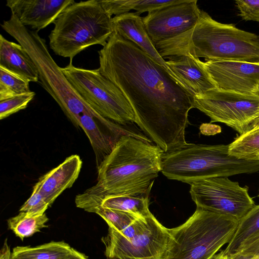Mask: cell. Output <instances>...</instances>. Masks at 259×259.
Returning a JSON list of instances; mask_svg holds the SVG:
<instances>
[{"mask_svg":"<svg viewBox=\"0 0 259 259\" xmlns=\"http://www.w3.org/2000/svg\"><path fill=\"white\" fill-rule=\"evenodd\" d=\"M112 21L114 32L136 45L172 75L166 61L159 55L148 35L143 17L136 12H128L115 16Z\"/></svg>","mask_w":259,"mask_h":259,"instance_id":"obj_18","label":"cell"},{"mask_svg":"<svg viewBox=\"0 0 259 259\" xmlns=\"http://www.w3.org/2000/svg\"><path fill=\"white\" fill-rule=\"evenodd\" d=\"M194 107L210 118L231 127L240 135L251 129L259 119V96L218 88L194 96Z\"/></svg>","mask_w":259,"mask_h":259,"instance_id":"obj_9","label":"cell"},{"mask_svg":"<svg viewBox=\"0 0 259 259\" xmlns=\"http://www.w3.org/2000/svg\"><path fill=\"white\" fill-rule=\"evenodd\" d=\"M35 95V93L31 91L0 101V119L5 118L25 109Z\"/></svg>","mask_w":259,"mask_h":259,"instance_id":"obj_27","label":"cell"},{"mask_svg":"<svg viewBox=\"0 0 259 259\" xmlns=\"http://www.w3.org/2000/svg\"><path fill=\"white\" fill-rule=\"evenodd\" d=\"M164 151L157 145L124 136L98 166L97 183L84 193L107 195H147L162 170Z\"/></svg>","mask_w":259,"mask_h":259,"instance_id":"obj_2","label":"cell"},{"mask_svg":"<svg viewBox=\"0 0 259 259\" xmlns=\"http://www.w3.org/2000/svg\"><path fill=\"white\" fill-rule=\"evenodd\" d=\"M1 27L27 52L37 68L41 85L75 125L79 126V118L83 113L100 116L68 80L49 53L46 40L37 31L23 25L12 14Z\"/></svg>","mask_w":259,"mask_h":259,"instance_id":"obj_5","label":"cell"},{"mask_svg":"<svg viewBox=\"0 0 259 259\" xmlns=\"http://www.w3.org/2000/svg\"><path fill=\"white\" fill-rule=\"evenodd\" d=\"M74 0H7L6 6L24 26L38 32L51 23Z\"/></svg>","mask_w":259,"mask_h":259,"instance_id":"obj_14","label":"cell"},{"mask_svg":"<svg viewBox=\"0 0 259 259\" xmlns=\"http://www.w3.org/2000/svg\"><path fill=\"white\" fill-rule=\"evenodd\" d=\"M169 239V229L152 214L145 229L130 240L109 226L101 240L107 259H164Z\"/></svg>","mask_w":259,"mask_h":259,"instance_id":"obj_11","label":"cell"},{"mask_svg":"<svg viewBox=\"0 0 259 259\" xmlns=\"http://www.w3.org/2000/svg\"><path fill=\"white\" fill-rule=\"evenodd\" d=\"M0 259H12V251L6 238L0 252Z\"/></svg>","mask_w":259,"mask_h":259,"instance_id":"obj_31","label":"cell"},{"mask_svg":"<svg viewBox=\"0 0 259 259\" xmlns=\"http://www.w3.org/2000/svg\"><path fill=\"white\" fill-rule=\"evenodd\" d=\"M229 145L186 143L167 152L162 159L167 179L192 184L211 177L252 174L259 171L258 160L240 159L229 153Z\"/></svg>","mask_w":259,"mask_h":259,"instance_id":"obj_4","label":"cell"},{"mask_svg":"<svg viewBox=\"0 0 259 259\" xmlns=\"http://www.w3.org/2000/svg\"><path fill=\"white\" fill-rule=\"evenodd\" d=\"M81 166L80 157L72 155L39 178L35 186L50 206L64 190L72 186L78 178Z\"/></svg>","mask_w":259,"mask_h":259,"instance_id":"obj_17","label":"cell"},{"mask_svg":"<svg viewBox=\"0 0 259 259\" xmlns=\"http://www.w3.org/2000/svg\"><path fill=\"white\" fill-rule=\"evenodd\" d=\"M257 159L259 160V154L257 156Z\"/></svg>","mask_w":259,"mask_h":259,"instance_id":"obj_37","label":"cell"},{"mask_svg":"<svg viewBox=\"0 0 259 259\" xmlns=\"http://www.w3.org/2000/svg\"><path fill=\"white\" fill-rule=\"evenodd\" d=\"M204 66L218 89L246 95H257L259 63L206 60Z\"/></svg>","mask_w":259,"mask_h":259,"instance_id":"obj_13","label":"cell"},{"mask_svg":"<svg viewBox=\"0 0 259 259\" xmlns=\"http://www.w3.org/2000/svg\"><path fill=\"white\" fill-rule=\"evenodd\" d=\"M61 69L79 95L99 115L121 125L135 122V113L128 101L99 68L77 67L70 60L69 63Z\"/></svg>","mask_w":259,"mask_h":259,"instance_id":"obj_8","label":"cell"},{"mask_svg":"<svg viewBox=\"0 0 259 259\" xmlns=\"http://www.w3.org/2000/svg\"><path fill=\"white\" fill-rule=\"evenodd\" d=\"M230 154L240 159L257 160L259 154V125L240 135L229 144Z\"/></svg>","mask_w":259,"mask_h":259,"instance_id":"obj_24","label":"cell"},{"mask_svg":"<svg viewBox=\"0 0 259 259\" xmlns=\"http://www.w3.org/2000/svg\"><path fill=\"white\" fill-rule=\"evenodd\" d=\"M154 46L163 59L189 55L205 60L259 63V35L219 22L203 11L192 29Z\"/></svg>","mask_w":259,"mask_h":259,"instance_id":"obj_3","label":"cell"},{"mask_svg":"<svg viewBox=\"0 0 259 259\" xmlns=\"http://www.w3.org/2000/svg\"><path fill=\"white\" fill-rule=\"evenodd\" d=\"M259 232V205H255L239 221L235 233L224 250L229 255L235 252L240 245L248 238Z\"/></svg>","mask_w":259,"mask_h":259,"instance_id":"obj_22","label":"cell"},{"mask_svg":"<svg viewBox=\"0 0 259 259\" xmlns=\"http://www.w3.org/2000/svg\"><path fill=\"white\" fill-rule=\"evenodd\" d=\"M256 94L259 96V84L258 85V87H257V93Z\"/></svg>","mask_w":259,"mask_h":259,"instance_id":"obj_36","label":"cell"},{"mask_svg":"<svg viewBox=\"0 0 259 259\" xmlns=\"http://www.w3.org/2000/svg\"><path fill=\"white\" fill-rule=\"evenodd\" d=\"M0 67L14 73L29 82L39 79L37 68L32 59L20 44L0 35Z\"/></svg>","mask_w":259,"mask_h":259,"instance_id":"obj_19","label":"cell"},{"mask_svg":"<svg viewBox=\"0 0 259 259\" xmlns=\"http://www.w3.org/2000/svg\"><path fill=\"white\" fill-rule=\"evenodd\" d=\"M105 118L95 117L89 113L82 114L79 118V126L88 137L96 155L97 166L113 149L114 146L124 136H132L150 143L151 140L142 134L131 129L125 131H104L100 126V121Z\"/></svg>","mask_w":259,"mask_h":259,"instance_id":"obj_16","label":"cell"},{"mask_svg":"<svg viewBox=\"0 0 259 259\" xmlns=\"http://www.w3.org/2000/svg\"><path fill=\"white\" fill-rule=\"evenodd\" d=\"M258 196H259V195H258Z\"/></svg>","mask_w":259,"mask_h":259,"instance_id":"obj_38","label":"cell"},{"mask_svg":"<svg viewBox=\"0 0 259 259\" xmlns=\"http://www.w3.org/2000/svg\"><path fill=\"white\" fill-rule=\"evenodd\" d=\"M236 251L259 257V232L244 241L235 252Z\"/></svg>","mask_w":259,"mask_h":259,"instance_id":"obj_30","label":"cell"},{"mask_svg":"<svg viewBox=\"0 0 259 259\" xmlns=\"http://www.w3.org/2000/svg\"><path fill=\"white\" fill-rule=\"evenodd\" d=\"M239 220L197 207L182 225L169 229L164 259H212L232 239Z\"/></svg>","mask_w":259,"mask_h":259,"instance_id":"obj_7","label":"cell"},{"mask_svg":"<svg viewBox=\"0 0 259 259\" xmlns=\"http://www.w3.org/2000/svg\"><path fill=\"white\" fill-rule=\"evenodd\" d=\"M228 255L229 259H259L258 256L244 254L238 251L231 253Z\"/></svg>","mask_w":259,"mask_h":259,"instance_id":"obj_32","label":"cell"},{"mask_svg":"<svg viewBox=\"0 0 259 259\" xmlns=\"http://www.w3.org/2000/svg\"><path fill=\"white\" fill-rule=\"evenodd\" d=\"M166 65L173 76L194 96L217 88L204 62L191 55L168 57Z\"/></svg>","mask_w":259,"mask_h":259,"instance_id":"obj_15","label":"cell"},{"mask_svg":"<svg viewBox=\"0 0 259 259\" xmlns=\"http://www.w3.org/2000/svg\"><path fill=\"white\" fill-rule=\"evenodd\" d=\"M29 81L0 67V101L31 92Z\"/></svg>","mask_w":259,"mask_h":259,"instance_id":"obj_25","label":"cell"},{"mask_svg":"<svg viewBox=\"0 0 259 259\" xmlns=\"http://www.w3.org/2000/svg\"><path fill=\"white\" fill-rule=\"evenodd\" d=\"M238 15L244 20L259 22V0H237Z\"/></svg>","mask_w":259,"mask_h":259,"instance_id":"obj_29","label":"cell"},{"mask_svg":"<svg viewBox=\"0 0 259 259\" xmlns=\"http://www.w3.org/2000/svg\"><path fill=\"white\" fill-rule=\"evenodd\" d=\"M83 209L89 212H94L100 215L108 224L118 231H121L136 220L134 215L122 211L104 208L99 205H92Z\"/></svg>","mask_w":259,"mask_h":259,"instance_id":"obj_26","label":"cell"},{"mask_svg":"<svg viewBox=\"0 0 259 259\" xmlns=\"http://www.w3.org/2000/svg\"><path fill=\"white\" fill-rule=\"evenodd\" d=\"M73 248L65 242L51 241L36 246H16L12 259H69Z\"/></svg>","mask_w":259,"mask_h":259,"instance_id":"obj_20","label":"cell"},{"mask_svg":"<svg viewBox=\"0 0 259 259\" xmlns=\"http://www.w3.org/2000/svg\"><path fill=\"white\" fill-rule=\"evenodd\" d=\"M212 259H229V257L228 255L224 253V250H223L219 253L215 254Z\"/></svg>","mask_w":259,"mask_h":259,"instance_id":"obj_34","label":"cell"},{"mask_svg":"<svg viewBox=\"0 0 259 259\" xmlns=\"http://www.w3.org/2000/svg\"><path fill=\"white\" fill-rule=\"evenodd\" d=\"M190 193L197 207L239 221L255 205L247 187L226 177L203 179L190 184Z\"/></svg>","mask_w":259,"mask_h":259,"instance_id":"obj_10","label":"cell"},{"mask_svg":"<svg viewBox=\"0 0 259 259\" xmlns=\"http://www.w3.org/2000/svg\"><path fill=\"white\" fill-rule=\"evenodd\" d=\"M101 73L122 92L135 122L167 152L185 141L194 97L163 66L114 32L98 51Z\"/></svg>","mask_w":259,"mask_h":259,"instance_id":"obj_1","label":"cell"},{"mask_svg":"<svg viewBox=\"0 0 259 259\" xmlns=\"http://www.w3.org/2000/svg\"><path fill=\"white\" fill-rule=\"evenodd\" d=\"M182 0H99L104 10L111 16L128 13L134 10L141 14L177 4Z\"/></svg>","mask_w":259,"mask_h":259,"instance_id":"obj_21","label":"cell"},{"mask_svg":"<svg viewBox=\"0 0 259 259\" xmlns=\"http://www.w3.org/2000/svg\"><path fill=\"white\" fill-rule=\"evenodd\" d=\"M201 12L197 1L182 0L148 13L143 17V21L154 45L192 29L199 21Z\"/></svg>","mask_w":259,"mask_h":259,"instance_id":"obj_12","label":"cell"},{"mask_svg":"<svg viewBox=\"0 0 259 259\" xmlns=\"http://www.w3.org/2000/svg\"><path fill=\"white\" fill-rule=\"evenodd\" d=\"M49 218L46 213L37 216H30L24 212H20L7 221L10 230L22 240L47 228Z\"/></svg>","mask_w":259,"mask_h":259,"instance_id":"obj_23","label":"cell"},{"mask_svg":"<svg viewBox=\"0 0 259 259\" xmlns=\"http://www.w3.org/2000/svg\"><path fill=\"white\" fill-rule=\"evenodd\" d=\"M112 19L99 0L74 2L54 22L50 47L55 54L72 60L91 46L103 47L114 32Z\"/></svg>","mask_w":259,"mask_h":259,"instance_id":"obj_6","label":"cell"},{"mask_svg":"<svg viewBox=\"0 0 259 259\" xmlns=\"http://www.w3.org/2000/svg\"><path fill=\"white\" fill-rule=\"evenodd\" d=\"M259 125V119L257 120V121L255 122V123L254 125V126L258 125Z\"/></svg>","mask_w":259,"mask_h":259,"instance_id":"obj_35","label":"cell"},{"mask_svg":"<svg viewBox=\"0 0 259 259\" xmlns=\"http://www.w3.org/2000/svg\"><path fill=\"white\" fill-rule=\"evenodd\" d=\"M49 207L48 202L34 185L31 195L21 206L19 212H24L30 216L40 215L45 213Z\"/></svg>","mask_w":259,"mask_h":259,"instance_id":"obj_28","label":"cell"},{"mask_svg":"<svg viewBox=\"0 0 259 259\" xmlns=\"http://www.w3.org/2000/svg\"><path fill=\"white\" fill-rule=\"evenodd\" d=\"M69 259H89V258L83 253H81L73 248L72 251Z\"/></svg>","mask_w":259,"mask_h":259,"instance_id":"obj_33","label":"cell"}]
</instances>
